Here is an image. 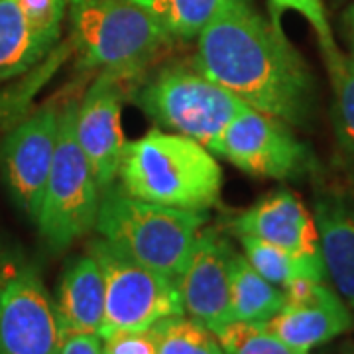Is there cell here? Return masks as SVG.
Returning a JSON list of instances; mask_svg holds the SVG:
<instances>
[{"label":"cell","instance_id":"6da1fadb","mask_svg":"<svg viewBox=\"0 0 354 354\" xmlns=\"http://www.w3.org/2000/svg\"><path fill=\"white\" fill-rule=\"evenodd\" d=\"M195 67L246 106L305 127L315 113V81L304 57L250 0H234L197 36Z\"/></svg>","mask_w":354,"mask_h":354},{"label":"cell","instance_id":"7a4b0ae2","mask_svg":"<svg viewBox=\"0 0 354 354\" xmlns=\"http://www.w3.org/2000/svg\"><path fill=\"white\" fill-rule=\"evenodd\" d=\"M118 183L136 199L205 213L221 197L223 169L199 142L176 132L150 130L127 142Z\"/></svg>","mask_w":354,"mask_h":354},{"label":"cell","instance_id":"3957f363","mask_svg":"<svg viewBox=\"0 0 354 354\" xmlns=\"http://www.w3.org/2000/svg\"><path fill=\"white\" fill-rule=\"evenodd\" d=\"M69 18L79 65L130 81L171 41L152 0H69Z\"/></svg>","mask_w":354,"mask_h":354},{"label":"cell","instance_id":"277c9868","mask_svg":"<svg viewBox=\"0 0 354 354\" xmlns=\"http://www.w3.org/2000/svg\"><path fill=\"white\" fill-rule=\"evenodd\" d=\"M205 221V213L136 199L114 185L101 193L95 227L120 252L177 279Z\"/></svg>","mask_w":354,"mask_h":354},{"label":"cell","instance_id":"5b68a950","mask_svg":"<svg viewBox=\"0 0 354 354\" xmlns=\"http://www.w3.org/2000/svg\"><path fill=\"white\" fill-rule=\"evenodd\" d=\"M128 95L158 127L195 140L215 153L225 128L246 106L195 64L165 65Z\"/></svg>","mask_w":354,"mask_h":354},{"label":"cell","instance_id":"8992f818","mask_svg":"<svg viewBox=\"0 0 354 354\" xmlns=\"http://www.w3.org/2000/svg\"><path fill=\"white\" fill-rule=\"evenodd\" d=\"M79 99L64 104L57 146L36 215L39 234L51 252H62L95 227L101 189L75 132Z\"/></svg>","mask_w":354,"mask_h":354},{"label":"cell","instance_id":"52a82bcc","mask_svg":"<svg viewBox=\"0 0 354 354\" xmlns=\"http://www.w3.org/2000/svg\"><path fill=\"white\" fill-rule=\"evenodd\" d=\"M57 305L38 264L18 246H0V354H57Z\"/></svg>","mask_w":354,"mask_h":354},{"label":"cell","instance_id":"ba28073f","mask_svg":"<svg viewBox=\"0 0 354 354\" xmlns=\"http://www.w3.org/2000/svg\"><path fill=\"white\" fill-rule=\"evenodd\" d=\"M88 252L104 278L102 339L114 330L150 329L164 319L185 315L177 279L140 264L104 239L93 242Z\"/></svg>","mask_w":354,"mask_h":354},{"label":"cell","instance_id":"9c48e42d","mask_svg":"<svg viewBox=\"0 0 354 354\" xmlns=\"http://www.w3.org/2000/svg\"><path fill=\"white\" fill-rule=\"evenodd\" d=\"M216 156L256 177L297 179L311 171L313 160L290 124L276 116L244 106L225 128Z\"/></svg>","mask_w":354,"mask_h":354},{"label":"cell","instance_id":"30bf717a","mask_svg":"<svg viewBox=\"0 0 354 354\" xmlns=\"http://www.w3.org/2000/svg\"><path fill=\"white\" fill-rule=\"evenodd\" d=\"M65 102L48 101L0 140V171L14 203L36 221L50 176Z\"/></svg>","mask_w":354,"mask_h":354},{"label":"cell","instance_id":"8fae6325","mask_svg":"<svg viewBox=\"0 0 354 354\" xmlns=\"http://www.w3.org/2000/svg\"><path fill=\"white\" fill-rule=\"evenodd\" d=\"M127 83L130 79L101 71L77 106V140L87 156L101 193L116 185L122 152L127 148L122 130Z\"/></svg>","mask_w":354,"mask_h":354},{"label":"cell","instance_id":"7c38bea8","mask_svg":"<svg viewBox=\"0 0 354 354\" xmlns=\"http://www.w3.org/2000/svg\"><path fill=\"white\" fill-rule=\"evenodd\" d=\"M286 304L264 327L295 348L311 351L354 329V315L341 295L321 279H293Z\"/></svg>","mask_w":354,"mask_h":354},{"label":"cell","instance_id":"4fadbf2b","mask_svg":"<svg viewBox=\"0 0 354 354\" xmlns=\"http://www.w3.org/2000/svg\"><path fill=\"white\" fill-rule=\"evenodd\" d=\"M234 248L216 228H201L177 278L185 313L213 333L230 323V270Z\"/></svg>","mask_w":354,"mask_h":354},{"label":"cell","instance_id":"5bb4252c","mask_svg":"<svg viewBox=\"0 0 354 354\" xmlns=\"http://www.w3.org/2000/svg\"><path fill=\"white\" fill-rule=\"evenodd\" d=\"M313 191L311 213L327 278L354 309V185L315 177Z\"/></svg>","mask_w":354,"mask_h":354},{"label":"cell","instance_id":"9a60e30c","mask_svg":"<svg viewBox=\"0 0 354 354\" xmlns=\"http://www.w3.org/2000/svg\"><path fill=\"white\" fill-rule=\"evenodd\" d=\"M232 232L256 236L299 256L323 258L313 213L291 191H274L230 223Z\"/></svg>","mask_w":354,"mask_h":354},{"label":"cell","instance_id":"2e32d148","mask_svg":"<svg viewBox=\"0 0 354 354\" xmlns=\"http://www.w3.org/2000/svg\"><path fill=\"white\" fill-rule=\"evenodd\" d=\"M55 305L62 333H101L104 321V278L93 254H81L65 266Z\"/></svg>","mask_w":354,"mask_h":354},{"label":"cell","instance_id":"e0dca14e","mask_svg":"<svg viewBox=\"0 0 354 354\" xmlns=\"http://www.w3.org/2000/svg\"><path fill=\"white\" fill-rule=\"evenodd\" d=\"M283 304V290L262 278L244 254L234 252L230 270V319L266 325Z\"/></svg>","mask_w":354,"mask_h":354},{"label":"cell","instance_id":"ac0fdd59","mask_svg":"<svg viewBox=\"0 0 354 354\" xmlns=\"http://www.w3.org/2000/svg\"><path fill=\"white\" fill-rule=\"evenodd\" d=\"M239 241L244 248V258L250 262L254 270L281 290L288 288L293 279H327L323 258L299 256L248 234H239Z\"/></svg>","mask_w":354,"mask_h":354},{"label":"cell","instance_id":"d6986e66","mask_svg":"<svg viewBox=\"0 0 354 354\" xmlns=\"http://www.w3.org/2000/svg\"><path fill=\"white\" fill-rule=\"evenodd\" d=\"M18 0H0V83L26 73L44 59Z\"/></svg>","mask_w":354,"mask_h":354},{"label":"cell","instance_id":"ffe728a7","mask_svg":"<svg viewBox=\"0 0 354 354\" xmlns=\"http://www.w3.org/2000/svg\"><path fill=\"white\" fill-rule=\"evenodd\" d=\"M234 0H152L171 39H195Z\"/></svg>","mask_w":354,"mask_h":354},{"label":"cell","instance_id":"44dd1931","mask_svg":"<svg viewBox=\"0 0 354 354\" xmlns=\"http://www.w3.org/2000/svg\"><path fill=\"white\" fill-rule=\"evenodd\" d=\"M153 327L158 354H225L215 333L191 317H169Z\"/></svg>","mask_w":354,"mask_h":354},{"label":"cell","instance_id":"7402d4cb","mask_svg":"<svg viewBox=\"0 0 354 354\" xmlns=\"http://www.w3.org/2000/svg\"><path fill=\"white\" fill-rule=\"evenodd\" d=\"M225 354H309L281 341L264 325L230 321L215 333Z\"/></svg>","mask_w":354,"mask_h":354},{"label":"cell","instance_id":"603a6c76","mask_svg":"<svg viewBox=\"0 0 354 354\" xmlns=\"http://www.w3.org/2000/svg\"><path fill=\"white\" fill-rule=\"evenodd\" d=\"M330 85L335 93L333 120L337 138L344 152L354 160V53L329 67Z\"/></svg>","mask_w":354,"mask_h":354},{"label":"cell","instance_id":"cb8c5ba5","mask_svg":"<svg viewBox=\"0 0 354 354\" xmlns=\"http://www.w3.org/2000/svg\"><path fill=\"white\" fill-rule=\"evenodd\" d=\"M297 12L304 16L313 28L319 46L323 51L327 69L333 67L342 57V53L335 44L333 38V30H330L327 14H325V6L323 0H270V20L276 28H281V16L286 12Z\"/></svg>","mask_w":354,"mask_h":354},{"label":"cell","instance_id":"d4e9b609","mask_svg":"<svg viewBox=\"0 0 354 354\" xmlns=\"http://www.w3.org/2000/svg\"><path fill=\"white\" fill-rule=\"evenodd\" d=\"M18 2L24 10L34 38L38 39L46 53L51 51L62 34V24L69 8V0H18Z\"/></svg>","mask_w":354,"mask_h":354},{"label":"cell","instance_id":"484cf974","mask_svg":"<svg viewBox=\"0 0 354 354\" xmlns=\"http://www.w3.org/2000/svg\"><path fill=\"white\" fill-rule=\"evenodd\" d=\"M102 354H158L156 327L114 330L102 339Z\"/></svg>","mask_w":354,"mask_h":354},{"label":"cell","instance_id":"4316f807","mask_svg":"<svg viewBox=\"0 0 354 354\" xmlns=\"http://www.w3.org/2000/svg\"><path fill=\"white\" fill-rule=\"evenodd\" d=\"M57 354H102V337L97 333L67 330Z\"/></svg>","mask_w":354,"mask_h":354},{"label":"cell","instance_id":"83f0119b","mask_svg":"<svg viewBox=\"0 0 354 354\" xmlns=\"http://www.w3.org/2000/svg\"><path fill=\"white\" fill-rule=\"evenodd\" d=\"M346 26H348V36H351V44H353L354 51V6L346 14Z\"/></svg>","mask_w":354,"mask_h":354}]
</instances>
